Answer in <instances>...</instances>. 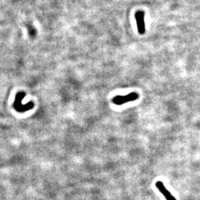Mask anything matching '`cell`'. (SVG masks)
<instances>
[{
    "label": "cell",
    "mask_w": 200,
    "mask_h": 200,
    "mask_svg": "<svg viewBox=\"0 0 200 200\" xmlns=\"http://www.w3.org/2000/svg\"><path fill=\"white\" fill-rule=\"evenodd\" d=\"M138 98L139 95L136 92H132L127 95H124V96H121V95L116 96L113 98L112 101L117 105H123L127 102L136 101Z\"/></svg>",
    "instance_id": "obj_1"
},
{
    "label": "cell",
    "mask_w": 200,
    "mask_h": 200,
    "mask_svg": "<svg viewBox=\"0 0 200 200\" xmlns=\"http://www.w3.org/2000/svg\"><path fill=\"white\" fill-rule=\"evenodd\" d=\"M135 18L136 20L138 32L140 34L145 33V12L143 11H138L136 13Z\"/></svg>",
    "instance_id": "obj_2"
},
{
    "label": "cell",
    "mask_w": 200,
    "mask_h": 200,
    "mask_svg": "<svg viewBox=\"0 0 200 200\" xmlns=\"http://www.w3.org/2000/svg\"><path fill=\"white\" fill-rule=\"evenodd\" d=\"M155 186L160 191V192L164 195V197L166 198L167 200H176V198L171 194V193L166 189L163 182L158 181L155 183Z\"/></svg>",
    "instance_id": "obj_3"
}]
</instances>
